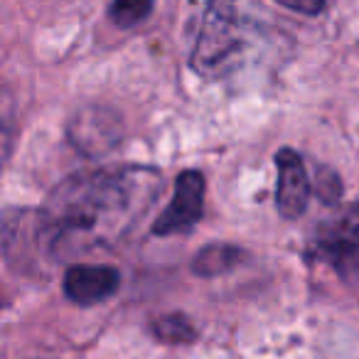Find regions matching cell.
Listing matches in <instances>:
<instances>
[{
    "mask_svg": "<svg viewBox=\"0 0 359 359\" xmlns=\"http://www.w3.org/2000/svg\"><path fill=\"white\" fill-rule=\"evenodd\" d=\"M121 133L123 128H121L118 116L101 106L79 111L69 123V143L86 158H96V155L116 148Z\"/></svg>",
    "mask_w": 359,
    "mask_h": 359,
    "instance_id": "obj_5",
    "label": "cell"
},
{
    "mask_svg": "<svg viewBox=\"0 0 359 359\" xmlns=\"http://www.w3.org/2000/svg\"><path fill=\"white\" fill-rule=\"evenodd\" d=\"M288 11H295L300 15H320L327 8V0H276Z\"/></svg>",
    "mask_w": 359,
    "mask_h": 359,
    "instance_id": "obj_11",
    "label": "cell"
},
{
    "mask_svg": "<svg viewBox=\"0 0 359 359\" xmlns=\"http://www.w3.org/2000/svg\"><path fill=\"white\" fill-rule=\"evenodd\" d=\"M163 187L150 168H106L60 182L40 210V231L55 251L118 241L145 217Z\"/></svg>",
    "mask_w": 359,
    "mask_h": 359,
    "instance_id": "obj_1",
    "label": "cell"
},
{
    "mask_svg": "<svg viewBox=\"0 0 359 359\" xmlns=\"http://www.w3.org/2000/svg\"><path fill=\"white\" fill-rule=\"evenodd\" d=\"M241 254H244V251L236 249V246L210 244L195 256V261H192V269H195L197 276H205V278L222 276V273H226V271H231L236 264H239Z\"/></svg>",
    "mask_w": 359,
    "mask_h": 359,
    "instance_id": "obj_8",
    "label": "cell"
},
{
    "mask_svg": "<svg viewBox=\"0 0 359 359\" xmlns=\"http://www.w3.org/2000/svg\"><path fill=\"white\" fill-rule=\"evenodd\" d=\"M121 273L114 266L76 264L65 273V295L76 305H96L118 290Z\"/></svg>",
    "mask_w": 359,
    "mask_h": 359,
    "instance_id": "obj_7",
    "label": "cell"
},
{
    "mask_svg": "<svg viewBox=\"0 0 359 359\" xmlns=\"http://www.w3.org/2000/svg\"><path fill=\"white\" fill-rule=\"evenodd\" d=\"M256 25L246 20L236 0H210L192 47V69L207 79H224L244 65Z\"/></svg>",
    "mask_w": 359,
    "mask_h": 359,
    "instance_id": "obj_2",
    "label": "cell"
},
{
    "mask_svg": "<svg viewBox=\"0 0 359 359\" xmlns=\"http://www.w3.org/2000/svg\"><path fill=\"white\" fill-rule=\"evenodd\" d=\"M202 212H205V177L197 170H185L175 182V195L170 200V205L155 219L153 234H187L202 219Z\"/></svg>",
    "mask_w": 359,
    "mask_h": 359,
    "instance_id": "obj_4",
    "label": "cell"
},
{
    "mask_svg": "<svg viewBox=\"0 0 359 359\" xmlns=\"http://www.w3.org/2000/svg\"><path fill=\"white\" fill-rule=\"evenodd\" d=\"M278 170V185H276V210L285 219H295L305 212L310 202V177L305 163L295 150L280 148L273 158Z\"/></svg>",
    "mask_w": 359,
    "mask_h": 359,
    "instance_id": "obj_6",
    "label": "cell"
},
{
    "mask_svg": "<svg viewBox=\"0 0 359 359\" xmlns=\"http://www.w3.org/2000/svg\"><path fill=\"white\" fill-rule=\"evenodd\" d=\"M155 334L165 342H192L197 332L185 315H165L155 323Z\"/></svg>",
    "mask_w": 359,
    "mask_h": 359,
    "instance_id": "obj_10",
    "label": "cell"
},
{
    "mask_svg": "<svg viewBox=\"0 0 359 359\" xmlns=\"http://www.w3.org/2000/svg\"><path fill=\"white\" fill-rule=\"evenodd\" d=\"M315 254L339 271H359V205H347L315 231Z\"/></svg>",
    "mask_w": 359,
    "mask_h": 359,
    "instance_id": "obj_3",
    "label": "cell"
},
{
    "mask_svg": "<svg viewBox=\"0 0 359 359\" xmlns=\"http://www.w3.org/2000/svg\"><path fill=\"white\" fill-rule=\"evenodd\" d=\"M153 13V0H114L109 8L111 20L118 27H133Z\"/></svg>",
    "mask_w": 359,
    "mask_h": 359,
    "instance_id": "obj_9",
    "label": "cell"
}]
</instances>
